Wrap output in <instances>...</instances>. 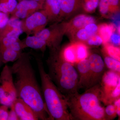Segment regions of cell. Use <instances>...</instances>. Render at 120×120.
Wrapping results in <instances>:
<instances>
[{
  "instance_id": "6da1fadb",
  "label": "cell",
  "mask_w": 120,
  "mask_h": 120,
  "mask_svg": "<svg viewBox=\"0 0 120 120\" xmlns=\"http://www.w3.org/2000/svg\"><path fill=\"white\" fill-rule=\"evenodd\" d=\"M10 68L15 76L14 82L17 98L31 107L39 120H53L45 103L41 89L31 65L30 54L22 53Z\"/></svg>"
},
{
  "instance_id": "7a4b0ae2",
  "label": "cell",
  "mask_w": 120,
  "mask_h": 120,
  "mask_svg": "<svg viewBox=\"0 0 120 120\" xmlns=\"http://www.w3.org/2000/svg\"><path fill=\"white\" fill-rule=\"evenodd\" d=\"M65 97L73 120H105L101 84Z\"/></svg>"
},
{
  "instance_id": "3957f363",
  "label": "cell",
  "mask_w": 120,
  "mask_h": 120,
  "mask_svg": "<svg viewBox=\"0 0 120 120\" xmlns=\"http://www.w3.org/2000/svg\"><path fill=\"white\" fill-rule=\"evenodd\" d=\"M60 49L50 50L46 61L47 74L60 92L66 96L78 92L79 76L74 65L60 55Z\"/></svg>"
},
{
  "instance_id": "277c9868",
  "label": "cell",
  "mask_w": 120,
  "mask_h": 120,
  "mask_svg": "<svg viewBox=\"0 0 120 120\" xmlns=\"http://www.w3.org/2000/svg\"><path fill=\"white\" fill-rule=\"evenodd\" d=\"M41 83L42 92L47 109L54 120H73L66 97L60 92L45 71L43 62L36 58Z\"/></svg>"
},
{
  "instance_id": "5b68a950",
  "label": "cell",
  "mask_w": 120,
  "mask_h": 120,
  "mask_svg": "<svg viewBox=\"0 0 120 120\" xmlns=\"http://www.w3.org/2000/svg\"><path fill=\"white\" fill-rule=\"evenodd\" d=\"M17 98L10 67L5 65L0 75V105L10 107Z\"/></svg>"
},
{
  "instance_id": "8992f818",
  "label": "cell",
  "mask_w": 120,
  "mask_h": 120,
  "mask_svg": "<svg viewBox=\"0 0 120 120\" xmlns=\"http://www.w3.org/2000/svg\"><path fill=\"white\" fill-rule=\"evenodd\" d=\"M23 32L27 36L35 35L45 28L49 22L47 16L43 9L37 11L21 20Z\"/></svg>"
},
{
  "instance_id": "52a82bcc",
  "label": "cell",
  "mask_w": 120,
  "mask_h": 120,
  "mask_svg": "<svg viewBox=\"0 0 120 120\" xmlns=\"http://www.w3.org/2000/svg\"><path fill=\"white\" fill-rule=\"evenodd\" d=\"M59 53L64 60L74 65L87 58L90 55L88 47L81 42H74L60 49Z\"/></svg>"
},
{
  "instance_id": "ba28073f",
  "label": "cell",
  "mask_w": 120,
  "mask_h": 120,
  "mask_svg": "<svg viewBox=\"0 0 120 120\" xmlns=\"http://www.w3.org/2000/svg\"><path fill=\"white\" fill-rule=\"evenodd\" d=\"M65 33L64 24H56L48 28H45L35 35L45 41L50 50L60 49L61 38Z\"/></svg>"
},
{
  "instance_id": "9c48e42d",
  "label": "cell",
  "mask_w": 120,
  "mask_h": 120,
  "mask_svg": "<svg viewBox=\"0 0 120 120\" xmlns=\"http://www.w3.org/2000/svg\"><path fill=\"white\" fill-rule=\"evenodd\" d=\"M89 62L90 79L89 88L100 84L106 67L102 57L98 54H90L87 58Z\"/></svg>"
},
{
  "instance_id": "30bf717a",
  "label": "cell",
  "mask_w": 120,
  "mask_h": 120,
  "mask_svg": "<svg viewBox=\"0 0 120 120\" xmlns=\"http://www.w3.org/2000/svg\"><path fill=\"white\" fill-rule=\"evenodd\" d=\"M43 8L42 5L34 0H22L11 13V17L23 19Z\"/></svg>"
},
{
  "instance_id": "8fae6325",
  "label": "cell",
  "mask_w": 120,
  "mask_h": 120,
  "mask_svg": "<svg viewBox=\"0 0 120 120\" xmlns=\"http://www.w3.org/2000/svg\"><path fill=\"white\" fill-rule=\"evenodd\" d=\"M79 76L78 90H86L89 88L90 79V66L88 59L86 58L74 65Z\"/></svg>"
},
{
  "instance_id": "7c38bea8",
  "label": "cell",
  "mask_w": 120,
  "mask_h": 120,
  "mask_svg": "<svg viewBox=\"0 0 120 120\" xmlns=\"http://www.w3.org/2000/svg\"><path fill=\"white\" fill-rule=\"evenodd\" d=\"M95 22V19L92 16L84 15H78L68 23H64L65 33L68 32L72 35L77 30Z\"/></svg>"
},
{
  "instance_id": "4fadbf2b",
  "label": "cell",
  "mask_w": 120,
  "mask_h": 120,
  "mask_svg": "<svg viewBox=\"0 0 120 120\" xmlns=\"http://www.w3.org/2000/svg\"><path fill=\"white\" fill-rule=\"evenodd\" d=\"M13 105L19 120H39L31 107L21 99L17 98Z\"/></svg>"
},
{
  "instance_id": "5bb4252c",
  "label": "cell",
  "mask_w": 120,
  "mask_h": 120,
  "mask_svg": "<svg viewBox=\"0 0 120 120\" xmlns=\"http://www.w3.org/2000/svg\"><path fill=\"white\" fill-rule=\"evenodd\" d=\"M19 19L11 17L7 25L0 30V38L9 37L19 38L22 33Z\"/></svg>"
},
{
  "instance_id": "9a60e30c",
  "label": "cell",
  "mask_w": 120,
  "mask_h": 120,
  "mask_svg": "<svg viewBox=\"0 0 120 120\" xmlns=\"http://www.w3.org/2000/svg\"><path fill=\"white\" fill-rule=\"evenodd\" d=\"M42 9L47 16L49 22L56 21L61 17L58 0H46Z\"/></svg>"
},
{
  "instance_id": "2e32d148",
  "label": "cell",
  "mask_w": 120,
  "mask_h": 120,
  "mask_svg": "<svg viewBox=\"0 0 120 120\" xmlns=\"http://www.w3.org/2000/svg\"><path fill=\"white\" fill-rule=\"evenodd\" d=\"M101 86L102 103L105 105L113 103L116 100L120 98V83L113 86Z\"/></svg>"
},
{
  "instance_id": "e0dca14e",
  "label": "cell",
  "mask_w": 120,
  "mask_h": 120,
  "mask_svg": "<svg viewBox=\"0 0 120 120\" xmlns=\"http://www.w3.org/2000/svg\"><path fill=\"white\" fill-rule=\"evenodd\" d=\"M61 11V17L73 14L82 7V0H58Z\"/></svg>"
},
{
  "instance_id": "ac0fdd59",
  "label": "cell",
  "mask_w": 120,
  "mask_h": 120,
  "mask_svg": "<svg viewBox=\"0 0 120 120\" xmlns=\"http://www.w3.org/2000/svg\"><path fill=\"white\" fill-rule=\"evenodd\" d=\"M100 13L104 16L116 13L120 10V0H99Z\"/></svg>"
},
{
  "instance_id": "d6986e66",
  "label": "cell",
  "mask_w": 120,
  "mask_h": 120,
  "mask_svg": "<svg viewBox=\"0 0 120 120\" xmlns=\"http://www.w3.org/2000/svg\"><path fill=\"white\" fill-rule=\"evenodd\" d=\"M22 41L25 48L30 47L44 52L47 47L45 41L34 35L27 36L26 38Z\"/></svg>"
},
{
  "instance_id": "ffe728a7",
  "label": "cell",
  "mask_w": 120,
  "mask_h": 120,
  "mask_svg": "<svg viewBox=\"0 0 120 120\" xmlns=\"http://www.w3.org/2000/svg\"><path fill=\"white\" fill-rule=\"evenodd\" d=\"M22 53L8 47L0 46V61L4 64L14 62L19 58Z\"/></svg>"
},
{
  "instance_id": "44dd1931",
  "label": "cell",
  "mask_w": 120,
  "mask_h": 120,
  "mask_svg": "<svg viewBox=\"0 0 120 120\" xmlns=\"http://www.w3.org/2000/svg\"><path fill=\"white\" fill-rule=\"evenodd\" d=\"M120 83V73L109 70L104 73L102 79L101 86H116Z\"/></svg>"
},
{
  "instance_id": "7402d4cb",
  "label": "cell",
  "mask_w": 120,
  "mask_h": 120,
  "mask_svg": "<svg viewBox=\"0 0 120 120\" xmlns=\"http://www.w3.org/2000/svg\"><path fill=\"white\" fill-rule=\"evenodd\" d=\"M115 30V26L112 24H102L98 26V32L103 40V44L109 41L110 37Z\"/></svg>"
},
{
  "instance_id": "603a6c76",
  "label": "cell",
  "mask_w": 120,
  "mask_h": 120,
  "mask_svg": "<svg viewBox=\"0 0 120 120\" xmlns=\"http://www.w3.org/2000/svg\"><path fill=\"white\" fill-rule=\"evenodd\" d=\"M17 0H0V11L11 14L17 4Z\"/></svg>"
},
{
  "instance_id": "cb8c5ba5",
  "label": "cell",
  "mask_w": 120,
  "mask_h": 120,
  "mask_svg": "<svg viewBox=\"0 0 120 120\" xmlns=\"http://www.w3.org/2000/svg\"><path fill=\"white\" fill-rule=\"evenodd\" d=\"M103 60L107 68L117 73H120V61L106 54L104 56Z\"/></svg>"
},
{
  "instance_id": "d4e9b609",
  "label": "cell",
  "mask_w": 120,
  "mask_h": 120,
  "mask_svg": "<svg viewBox=\"0 0 120 120\" xmlns=\"http://www.w3.org/2000/svg\"><path fill=\"white\" fill-rule=\"evenodd\" d=\"M104 50L107 56L120 61V51L119 47L107 43L104 44Z\"/></svg>"
},
{
  "instance_id": "484cf974",
  "label": "cell",
  "mask_w": 120,
  "mask_h": 120,
  "mask_svg": "<svg viewBox=\"0 0 120 120\" xmlns=\"http://www.w3.org/2000/svg\"><path fill=\"white\" fill-rule=\"evenodd\" d=\"M94 35V34L90 33L84 28H82L77 30L71 35L75 36L79 41H87Z\"/></svg>"
},
{
  "instance_id": "4316f807",
  "label": "cell",
  "mask_w": 120,
  "mask_h": 120,
  "mask_svg": "<svg viewBox=\"0 0 120 120\" xmlns=\"http://www.w3.org/2000/svg\"><path fill=\"white\" fill-rule=\"evenodd\" d=\"M105 107V120H114L117 116L116 111L113 103L106 105Z\"/></svg>"
},
{
  "instance_id": "83f0119b",
  "label": "cell",
  "mask_w": 120,
  "mask_h": 120,
  "mask_svg": "<svg viewBox=\"0 0 120 120\" xmlns=\"http://www.w3.org/2000/svg\"><path fill=\"white\" fill-rule=\"evenodd\" d=\"M87 44L91 46H99L103 44V41L100 35H94L87 41Z\"/></svg>"
},
{
  "instance_id": "f1b7e54d",
  "label": "cell",
  "mask_w": 120,
  "mask_h": 120,
  "mask_svg": "<svg viewBox=\"0 0 120 120\" xmlns=\"http://www.w3.org/2000/svg\"><path fill=\"white\" fill-rule=\"evenodd\" d=\"M9 107L6 106H0V120H8V118Z\"/></svg>"
},
{
  "instance_id": "f546056e",
  "label": "cell",
  "mask_w": 120,
  "mask_h": 120,
  "mask_svg": "<svg viewBox=\"0 0 120 120\" xmlns=\"http://www.w3.org/2000/svg\"><path fill=\"white\" fill-rule=\"evenodd\" d=\"M9 19L8 14L0 11V30L5 26Z\"/></svg>"
},
{
  "instance_id": "4dcf8cb0",
  "label": "cell",
  "mask_w": 120,
  "mask_h": 120,
  "mask_svg": "<svg viewBox=\"0 0 120 120\" xmlns=\"http://www.w3.org/2000/svg\"><path fill=\"white\" fill-rule=\"evenodd\" d=\"M84 28L94 34H97L98 30V26L95 23L89 24Z\"/></svg>"
},
{
  "instance_id": "1f68e13d",
  "label": "cell",
  "mask_w": 120,
  "mask_h": 120,
  "mask_svg": "<svg viewBox=\"0 0 120 120\" xmlns=\"http://www.w3.org/2000/svg\"><path fill=\"white\" fill-rule=\"evenodd\" d=\"M120 38L119 34H116L114 32L112 34L110 37V41L114 45H120Z\"/></svg>"
},
{
  "instance_id": "d6a6232c",
  "label": "cell",
  "mask_w": 120,
  "mask_h": 120,
  "mask_svg": "<svg viewBox=\"0 0 120 120\" xmlns=\"http://www.w3.org/2000/svg\"><path fill=\"white\" fill-rule=\"evenodd\" d=\"M11 110L9 111L8 118V120H19V117L16 112L13 105L10 107Z\"/></svg>"
},
{
  "instance_id": "836d02e7",
  "label": "cell",
  "mask_w": 120,
  "mask_h": 120,
  "mask_svg": "<svg viewBox=\"0 0 120 120\" xmlns=\"http://www.w3.org/2000/svg\"><path fill=\"white\" fill-rule=\"evenodd\" d=\"M113 103L116 107L117 116L119 117V118H120V98L116 100Z\"/></svg>"
},
{
  "instance_id": "e575fe53",
  "label": "cell",
  "mask_w": 120,
  "mask_h": 120,
  "mask_svg": "<svg viewBox=\"0 0 120 120\" xmlns=\"http://www.w3.org/2000/svg\"><path fill=\"white\" fill-rule=\"evenodd\" d=\"M46 0H40V1L39 2V3H40V4H41L42 5H44V3L45 1Z\"/></svg>"
},
{
  "instance_id": "d590c367",
  "label": "cell",
  "mask_w": 120,
  "mask_h": 120,
  "mask_svg": "<svg viewBox=\"0 0 120 120\" xmlns=\"http://www.w3.org/2000/svg\"><path fill=\"white\" fill-rule=\"evenodd\" d=\"M34 0L35 1H37V2H39V1H40V0Z\"/></svg>"
},
{
  "instance_id": "8d00e7d4",
  "label": "cell",
  "mask_w": 120,
  "mask_h": 120,
  "mask_svg": "<svg viewBox=\"0 0 120 120\" xmlns=\"http://www.w3.org/2000/svg\"><path fill=\"white\" fill-rule=\"evenodd\" d=\"M1 64V62L0 61V65Z\"/></svg>"
},
{
  "instance_id": "74e56055",
  "label": "cell",
  "mask_w": 120,
  "mask_h": 120,
  "mask_svg": "<svg viewBox=\"0 0 120 120\" xmlns=\"http://www.w3.org/2000/svg\"><path fill=\"white\" fill-rule=\"evenodd\" d=\"M19 0L20 1V0Z\"/></svg>"
},
{
  "instance_id": "f35d334b",
  "label": "cell",
  "mask_w": 120,
  "mask_h": 120,
  "mask_svg": "<svg viewBox=\"0 0 120 120\" xmlns=\"http://www.w3.org/2000/svg\"></svg>"
}]
</instances>
